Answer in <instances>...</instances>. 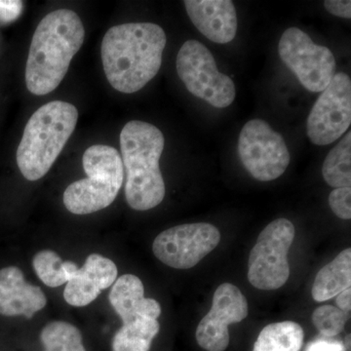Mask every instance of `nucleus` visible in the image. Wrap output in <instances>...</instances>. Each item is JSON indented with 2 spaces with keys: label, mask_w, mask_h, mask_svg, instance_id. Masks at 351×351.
I'll return each mask as SVG.
<instances>
[{
  "label": "nucleus",
  "mask_w": 351,
  "mask_h": 351,
  "mask_svg": "<svg viewBox=\"0 0 351 351\" xmlns=\"http://www.w3.org/2000/svg\"><path fill=\"white\" fill-rule=\"evenodd\" d=\"M117 279V265L99 254H91L82 269H78L66 283L64 300L73 306H88L99 297L101 291L113 285Z\"/></svg>",
  "instance_id": "obj_13"
},
{
  "label": "nucleus",
  "mask_w": 351,
  "mask_h": 351,
  "mask_svg": "<svg viewBox=\"0 0 351 351\" xmlns=\"http://www.w3.org/2000/svg\"><path fill=\"white\" fill-rule=\"evenodd\" d=\"M329 205L332 211L341 219H351V189L339 188L329 195Z\"/></svg>",
  "instance_id": "obj_24"
},
{
  "label": "nucleus",
  "mask_w": 351,
  "mask_h": 351,
  "mask_svg": "<svg viewBox=\"0 0 351 351\" xmlns=\"http://www.w3.org/2000/svg\"><path fill=\"white\" fill-rule=\"evenodd\" d=\"M341 346L339 345H330V343H325L320 341L318 343H314L309 350L307 351H339L341 350Z\"/></svg>",
  "instance_id": "obj_28"
},
{
  "label": "nucleus",
  "mask_w": 351,
  "mask_h": 351,
  "mask_svg": "<svg viewBox=\"0 0 351 351\" xmlns=\"http://www.w3.org/2000/svg\"><path fill=\"white\" fill-rule=\"evenodd\" d=\"M160 330L157 319L138 317L124 323L112 341L113 351H149Z\"/></svg>",
  "instance_id": "obj_19"
},
{
  "label": "nucleus",
  "mask_w": 351,
  "mask_h": 351,
  "mask_svg": "<svg viewBox=\"0 0 351 351\" xmlns=\"http://www.w3.org/2000/svg\"><path fill=\"white\" fill-rule=\"evenodd\" d=\"M351 123V80L346 73L332 76L307 117L306 133L314 145H327L343 135Z\"/></svg>",
  "instance_id": "obj_11"
},
{
  "label": "nucleus",
  "mask_w": 351,
  "mask_h": 351,
  "mask_svg": "<svg viewBox=\"0 0 351 351\" xmlns=\"http://www.w3.org/2000/svg\"><path fill=\"white\" fill-rule=\"evenodd\" d=\"M304 338V330L298 323H272L261 331L253 351H300Z\"/></svg>",
  "instance_id": "obj_18"
},
{
  "label": "nucleus",
  "mask_w": 351,
  "mask_h": 351,
  "mask_svg": "<svg viewBox=\"0 0 351 351\" xmlns=\"http://www.w3.org/2000/svg\"><path fill=\"white\" fill-rule=\"evenodd\" d=\"M325 182L335 189L351 186V133L348 132L341 142L329 152L323 163Z\"/></svg>",
  "instance_id": "obj_20"
},
{
  "label": "nucleus",
  "mask_w": 351,
  "mask_h": 351,
  "mask_svg": "<svg viewBox=\"0 0 351 351\" xmlns=\"http://www.w3.org/2000/svg\"><path fill=\"white\" fill-rule=\"evenodd\" d=\"M82 163L86 179L69 184L64 193V206L75 215L92 214L110 206L124 180L121 156L110 145L88 147Z\"/></svg>",
  "instance_id": "obj_5"
},
{
  "label": "nucleus",
  "mask_w": 351,
  "mask_h": 351,
  "mask_svg": "<svg viewBox=\"0 0 351 351\" xmlns=\"http://www.w3.org/2000/svg\"><path fill=\"white\" fill-rule=\"evenodd\" d=\"M176 68L189 93L215 108L230 107L237 88L228 75L219 73L212 53L197 40H188L178 53Z\"/></svg>",
  "instance_id": "obj_6"
},
{
  "label": "nucleus",
  "mask_w": 351,
  "mask_h": 351,
  "mask_svg": "<svg viewBox=\"0 0 351 351\" xmlns=\"http://www.w3.org/2000/svg\"><path fill=\"white\" fill-rule=\"evenodd\" d=\"M279 56L311 92L326 89L335 75L336 60L329 48L318 45L298 27L286 29L278 45Z\"/></svg>",
  "instance_id": "obj_9"
},
{
  "label": "nucleus",
  "mask_w": 351,
  "mask_h": 351,
  "mask_svg": "<svg viewBox=\"0 0 351 351\" xmlns=\"http://www.w3.org/2000/svg\"><path fill=\"white\" fill-rule=\"evenodd\" d=\"M110 302L124 323L138 317L157 319L161 314L159 302L145 298L142 281L133 274H124L113 283Z\"/></svg>",
  "instance_id": "obj_16"
},
{
  "label": "nucleus",
  "mask_w": 351,
  "mask_h": 351,
  "mask_svg": "<svg viewBox=\"0 0 351 351\" xmlns=\"http://www.w3.org/2000/svg\"><path fill=\"white\" fill-rule=\"evenodd\" d=\"M336 304L338 308L346 313H350L351 309V289L348 288L337 295Z\"/></svg>",
  "instance_id": "obj_27"
},
{
  "label": "nucleus",
  "mask_w": 351,
  "mask_h": 351,
  "mask_svg": "<svg viewBox=\"0 0 351 351\" xmlns=\"http://www.w3.org/2000/svg\"><path fill=\"white\" fill-rule=\"evenodd\" d=\"M350 285L351 249L348 248L318 272L311 294L314 301L326 302L350 288Z\"/></svg>",
  "instance_id": "obj_17"
},
{
  "label": "nucleus",
  "mask_w": 351,
  "mask_h": 351,
  "mask_svg": "<svg viewBox=\"0 0 351 351\" xmlns=\"http://www.w3.org/2000/svg\"><path fill=\"white\" fill-rule=\"evenodd\" d=\"M24 8V2L20 0H0V25L15 22Z\"/></svg>",
  "instance_id": "obj_25"
},
{
  "label": "nucleus",
  "mask_w": 351,
  "mask_h": 351,
  "mask_svg": "<svg viewBox=\"0 0 351 351\" xmlns=\"http://www.w3.org/2000/svg\"><path fill=\"white\" fill-rule=\"evenodd\" d=\"M221 241V232L207 223H186L157 235L152 251L160 262L176 269L195 267Z\"/></svg>",
  "instance_id": "obj_10"
},
{
  "label": "nucleus",
  "mask_w": 351,
  "mask_h": 351,
  "mask_svg": "<svg viewBox=\"0 0 351 351\" xmlns=\"http://www.w3.org/2000/svg\"><path fill=\"white\" fill-rule=\"evenodd\" d=\"M165 145L157 127L132 120L120 133L122 162L126 172L125 196L132 209L147 211L158 206L165 197L159 160Z\"/></svg>",
  "instance_id": "obj_3"
},
{
  "label": "nucleus",
  "mask_w": 351,
  "mask_h": 351,
  "mask_svg": "<svg viewBox=\"0 0 351 351\" xmlns=\"http://www.w3.org/2000/svg\"><path fill=\"white\" fill-rule=\"evenodd\" d=\"M189 19L209 40L232 43L237 32V14L230 0H186Z\"/></svg>",
  "instance_id": "obj_14"
},
{
  "label": "nucleus",
  "mask_w": 351,
  "mask_h": 351,
  "mask_svg": "<svg viewBox=\"0 0 351 351\" xmlns=\"http://www.w3.org/2000/svg\"><path fill=\"white\" fill-rule=\"evenodd\" d=\"M32 265L39 279L49 287H59L68 282L64 262L54 251L38 252L32 260Z\"/></svg>",
  "instance_id": "obj_22"
},
{
  "label": "nucleus",
  "mask_w": 351,
  "mask_h": 351,
  "mask_svg": "<svg viewBox=\"0 0 351 351\" xmlns=\"http://www.w3.org/2000/svg\"><path fill=\"white\" fill-rule=\"evenodd\" d=\"M325 8L328 12L337 17L350 19L351 1L350 0H326L324 2Z\"/></svg>",
  "instance_id": "obj_26"
},
{
  "label": "nucleus",
  "mask_w": 351,
  "mask_h": 351,
  "mask_svg": "<svg viewBox=\"0 0 351 351\" xmlns=\"http://www.w3.org/2000/svg\"><path fill=\"white\" fill-rule=\"evenodd\" d=\"M77 108L63 101L46 104L32 115L17 149L18 167L27 181H38L52 167L75 131Z\"/></svg>",
  "instance_id": "obj_4"
},
{
  "label": "nucleus",
  "mask_w": 351,
  "mask_h": 351,
  "mask_svg": "<svg viewBox=\"0 0 351 351\" xmlns=\"http://www.w3.org/2000/svg\"><path fill=\"white\" fill-rule=\"evenodd\" d=\"M348 320V313L329 304L317 307L313 313L314 326L323 336L328 338L341 334L345 329Z\"/></svg>",
  "instance_id": "obj_23"
},
{
  "label": "nucleus",
  "mask_w": 351,
  "mask_h": 351,
  "mask_svg": "<svg viewBox=\"0 0 351 351\" xmlns=\"http://www.w3.org/2000/svg\"><path fill=\"white\" fill-rule=\"evenodd\" d=\"M239 154L245 169L261 182H270L285 173L290 152L285 140L267 121L253 119L240 132Z\"/></svg>",
  "instance_id": "obj_8"
},
{
  "label": "nucleus",
  "mask_w": 351,
  "mask_h": 351,
  "mask_svg": "<svg viewBox=\"0 0 351 351\" xmlns=\"http://www.w3.org/2000/svg\"><path fill=\"white\" fill-rule=\"evenodd\" d=\"M47 304L43 291L25 280L17 267L0 269V314L32 318Z\"/></svg>",
  "instance_id": "obj_15"
},
{
  "label": "nucleus",
  "mask_w": 351,
  "mask_h": 351,
  "mask_svg": "<svg viewBox=\"0 0 351 351\" xmlns=\"http://www.w3.org/2000/svg\"><path fill=\"white\" fill-rule=\"evenodd\" d=\"M247 316L248 302L241 291L233 284H221L215 292L211 309L196 329L198 345L207 351H225L230 345L228 325Z\"/></svg>",
  "instance_id": "obj_12"
},
{
  "label": "nucleus",
  "mask_w": 351,
  "mask_h": 351,
  "mask_svg": "<svg viewBox=\"0 0 351 351\" xmlns=\"http://www.w3.org/2000/svg\"><path fill=\"white\" fill-rule=\"evenodd\" d=\"M44 351H86L82 332L71 323L53 321L40 332Z\"/></svg>",
  "instance_id": "obj_21"
},
{
  "label": "nucleus",
  "mask_w": 351,
  "mask_h": 351,
  "mask_svg": "<svg viewBox=\"0 0 351 351\" xmlns=\"http://www.w3.org/2000/svg\"><path fill=\"white\" fill-rule=\"evenodd\" d=\"M295 226L287 219H277L265 226L252 248L248 280L260 290L282 287L290 277L288 253L295 239Z\"/></svg>",
  "instance_id": "obj_7"
},
{
  "label": "nucleus",
  "mask_w": 351,
  "mask_h": 351,
  "mask_svg": "<svg viewBox=\"0 0 351 351\" xmlns=\"http://www.w3.org/2000/svg\"><path fill=\"white\" fill-rule=\"evenodd\" d=\"M167 38L152 23H128L110 27L101 55L108 82L121 93L140 91L158 73Z\"/></svg>",
  "instance_id": "obj_1"
},
{
  "label": "nucleus",
  "mask_w": 351,
  "mask_h": 351,
  "mask_svg": "<svg viewBox=\"0 0 351 351\" xmlns=\"http://www.w3.org/2000/svg\"><path fill=\"white\" fill-rule=\"evenodd\" d=\"M84 38V25L77 14L68 9L47 14L32 36L25 66L29 91L44 96L56 89Z\"/></svg>",
  "instance_id": "obj_2"
}]
</instances>
